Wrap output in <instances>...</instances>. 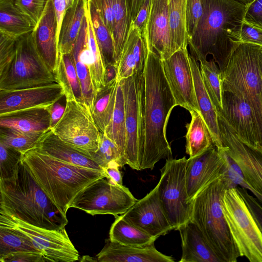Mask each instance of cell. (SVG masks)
Here are the masks:
<instances>
[{"instance_id": "4", "label": "cell", "mask_w": 262, "mask_h": 262, "mask_svg": "<svg viewBox=\"0 0 262 262\" xmlns=\"http://www.w3.org/2000/svg\"><path fill=\"white\" fill-rule=\"evenodd\" d=\"M21 161L49 198L66 215L82 190L106 176L104 170L64 162L35 148L23 154Z\"/></svg>"}, {"instance_id": "51", "label": "cell", "mask_w": 262, "mask_h": 262, "mask_svg": "<svg viewBox=\"0 0 262 262\" xmlns=\"http://www.w3.org/2000/svg\"><path fill=\"white\" fill-rule=\"evenodd\" d=\"M241 42L262 46V29L243 22L241 31Z\"/></svg>"}, {"instance_id": "15", "label": "cell", "mask_w": 262, "mask_h": 262, "mask_svg": "<svg viewBox=\"0 0 262 262\" xmlns=\"http://www.w3.org/2000/svg\"><path fill=\"white\" fill-rule=\"evenodd\" d=\"M163 72L177 106L190 113L199 111L187 49H180L162 60Z\"/></svg>"}, {"instance_id": "26", "label": "cell", "mask_w": 262, "mask_h": 262, "mask_svg": "<svg viewBox=\"0 0 262 262\" xmlns=\"http://www.w3.org/2000/svg\"><path fill=\"white\" fill-rule=\"evenodd\" d=\"M33 148L64 162L98 170H104L92 158L61 140L51 128L43 134Z\"/></svg>"}, {"instance_id": "13", "label": "cell", "mask_w": 262, "mask_h": 262, "mask_svg": "<svg viewBox=\"0 0 262 262\" xmlns=\"http://www.w3.org/2000/svg\"><path fill=\"white\" fill-rule=\"evenodd\" d=\"M222 148L238 165L251 192L262 205V146L243 141L217 113Z\"/></svg>"}, {"instance_id": "38", "label": "cell", "mask_w": 262, "mask_h": 262, "mask_svg": "<svg viewBox=\"0 0 262 262\" xmlns=\"http://www.w3.org/2000/svg\"><path fill=\"white\" fill-rule=\"evenodd\" d=\"M56 77L58 82L64 88L66 99H75L84 103L81 86L71 53L60 55Z\"/></svg>"}, {"instance_id": "54", "label": "cell", "mask_w": 262, "mask_h": 262, "mask_svg": "<svg viewBox=\"0 0 262 262\" xmlns=\"http://www.w3.org/2000/svg\"><path fill=\"white\" fill-rule=\"evenodd\" d=\"M151 0H144L131 25L139 29L142 34L144 30L150 10Z\"/></svg>"}, {"instance_id": "60", "label": "cell", "mask_w": 262, "mask_h": 262, "mask_svg": "<svg viewBox=\"0 0 262 262\" xmlns=\"http://www.w3.org/2000/svg\"><path fill=\"white\" fill-rule=\"evenodd\" d=\"M258 64L260 73L262 78V46L260 47L258 54Z\"/></svg>"}, {"instance_id": "58", "label": "cell", "mask_w": 262, "mask_h": 262, "mask_svg": "<svg viewBox=\"0 0 262 262\" xmlns=\"http://www.w3.org/2000/svg\"><path fill=\"white\" fill-rule=\"evenodd\" d=\"M127 1L133 20L137 16L144 0H127Z\"/></svg>"}, {"instance_id": "21", "label": "cell", "mask_w": 262, "mask_h": 262, "mask_svg": "<svg viewBox=\"0 0 262 262\" xmlns=\"http://www.w3.org/2000/svg\"><path fill=\"white\" fill-rule=\"evenodd\" d=\"M32 34L37 52L48 69L56 76L60 55L52 0H47L44 11Z\"/></svg>"}, {"instance_id": "33", "label": "cell", "mask_w": 262, "mask_h": 262, "mask_svg": "<svg viewBox=\"0 0 262 262\" xmlns=\"http://www.w3.org/2000/svg\"><path fill=\"white\" fill-rule=\"evenodd\" d=\"M109 237L111 241L135 247L150 245L157 239L127 222L121 215L115 217L110 228Z\"/></svg>"}, {"instance_id": "43", "label": "cell", "mask_w": 262, "mask_h": 262, "mask_svg": "<svg viewBox=\"0 0 262 262\" xmlns=\"http://www.w3.org/2000/svg\"><path fill=\"white\" fill-rule=\"evenodd\" d=\"M91 158L103 169L112 161L117 162L121 167L127 164L117 146L104 133L101 135L99 149Z\"/></svg>"}, {"instance_id": "55", "label": "cell", "mask_w": 262, "mask_h": 262, "mask_svg": "<svg viewBox=\"0 0 262 262\" xmlns=\"http://www.w3.org/2000/svg\"><path fill=\"white\" fill-rule=\"evenodd\" d=\"M118 164L115 161L109 163L104 169L106 174L105 178L113 184L122 185V176Z\"/></svg>"}, {"instance_id": "6", "label": "cell", "mask_w": 262, "mask_h": 262, "mask_svg": "<svg viewBox=\"0 0 262 262\" xmlns=\"http://www.w3.org/2000/svg\"><path fill=\"white\" fill-rule=\"evenodd\" d=\"M260 46L241 42L233 52L222 73L223 91L243 99L251 107L262 146V78L258 64Z\"/></svg>"}, {"instance_id": "36", "label": "cell", "mask_w": 262, "mask_h": 262, "mask_svg": "<svg viewBox=\"0 0 262 262\" xmlns=\"http://www.w3.org/2000/svg\"><path fill=\"white\" fill-rule=\"evenodd\" d=\"M114 17L113 38L115 57L119 62L123 49L126 40L132 21L127 0H112Z\"/></svg>"}, {"instance_id": "39", "label": "cell", "mask_w": 262, "mask_h": 262, "mask_svg": "<svg viewBox=\"0 0 262 262\" xmlns=\"http://www.w3.org/2000/svg\"><path fill=\"white\" fill-rule=\"evenodd\" d=\"M200 62V72L205 88L217 113H220L223 110L222 73L212 58Z\"/></svg>"}, {"instance_id": "19", "label": "cell", "mask_w": 262, "mask_h": 262, "mask_svg": "<svg viewBox=\"0 0 262 262\" xmlns=\"http://www.w3.org/2000/svg\"><path fill=\"white\" fill-rule=\"evenodd\" d=\"M221 114L238 138L248 144H259L257 122L250 106L243 99L228 91H223Z\"/></svg>"}, {"instance_id": "28", "label": "cell", "mask_w": 262, "mask_h": 262, "mask_svg": "<svg viewBox=\"0 0 262 262\" xmlns=\"http://www.w3.org/2000/svg\"><path fill=\"white\" fill-rule=\"evenodd\" d=\"M49 108L32 109L0 116V126L31 133H44L50 128Z\"/></svg>"}, {"instance_id": "24", "label": "cell", "mask_w": 262, "mask_h": 262, "mask_svg": "<svg viewBox=\"0 0 262 262\" xmlns=\"http://www.w3.org/2000/svg\"><path fill=\"white\" fill-rule=\"evenodd\" d=\"M147 57V48L142 34L130 25L126 42L118 63L117 80L133 75H144Z\"/></svg>"}, {"instance_id": "14", "label": "cell", "mask_w": 262, "mask_h": 262, "mask_svg": "<svg viewBox=\"0 0 262 262\" xmlns=\"http://www.w3.org/2000/svg\"><path fill=\"white\" fill-rule=\"evenodd\" d=\"M120 81L124 101L127 164L140 170L142 146V112L145 81L144 75L133 76Z\"/></svg>"}, {"instance_id": "59", "label": "cell", "mask_w": 262, "mask_h": 262, "mask_svg": "<svg viewBox=\"0 0 262 262\" xmlns=\"http://www.w3.org/2000/svg\"><path fill=\"white\" fill-rule=\"evenodd\" d=\"M79 260H80V261L89 262L98 261L96 257H93L89 255H84Z\"/></svg>"}, {"instance_id": "7", "label": "cell", "mask_w": 262, "mask_h": 262, "mask_svg": "<svg viewBox=\"0 0 262 262\" xmlns=\"http://www.w3.org/2000/svg\"><path fill=\"white\" fill-rule=\"evenodd\" d=\"M221 203L240 257L250 262H262V232L237 187L226 189Z\"/></svg>"}, {"instance_id": "53", "label": "cell", "mask_w": 262, "mask_h": 262, "mask_svg": "<svg viewBox=\"0 0 262 262\" xmlns=\"http://www.w3.org/2000/svg\"><path fill=\"white\" fill-rule=\"evenodd\" d=\"M74 1V0H52L57 23V37L58 43L60 30L63 18L67 10L72 5Z\"/></svg>"}, {"instance_id": "18", "label": "cell", "mask_w": 262, "mask_h": 262, "mask_svg": "<svg viewBox=\"0 0 262 262\" xmlns=\"http://www.w3.org/2000/svg\"><path fill=\"white\" fill-rule=\"evenodd\" d=\"M225 158L215 146L187 159L186 183L188 200L191 201L206 186L224 174Z\"/></svg>"}, {"instance_id": "44", "label": "cell", "mask_w": 262, "mask_h": 262, "mask_svg": "<svg viewBox=\"0 0 262 262\" xmlns=\"http://www.w3.org/2000/svg\"><path fill=\"white\" fill-rule=\"evenodd\" d=\"M22 157L21 152L0 142V179L13 176Z\"/></svg>"}, {"instance_id": "22", "label": "cell", "mask_w": 262, "mask_h": 262, "mask_svg": "<svg viewBox=\"0 0 262 262\" xmlns=\"http://www.w3.org/2000/svg\"><path fill=\"white\" fill-rule=\"evenodd\" d=\"M98 262H173L174 258L158 251L154 244L144 247L121 245L106 240V244L96 255Z\"/></svg>"}, {"instance_id": "56", "label": "cell", "mask_w": 262, "mask_h": 262, "mask_svg": "<svg viewBox=\"0 0 262 262\" xmlns=\"http://www.w3.org/2000/svg\"><path fill=\"white\" fill-rule=\"evenodd\" d=\"M58 101L49 107L51 117V128H52L58 122L65 110L66 105L63 106Z\"/></svg>"}, {"instance_id": "45", "label": "cell", "mask_w": 262, "mask_h": 262, "mask_svg": "<svg viewBox=\"0 0 262 262\" xmlns=\"http://www.w3.org/2000/svg\"><path fill=\"white\" fill-rule=\"evenodd\" d=\"M18 38L0 32V71L7 67L13 59Z\"/></svg>"}, {"instance_id": "35", "label": "cell", "mask_w": 262, "mask_h": 262, "mask_svg": "<svg viewBox=\"0 0 262 262\" xmlns=\"http://www.w3.org/2000/svg\"><path fill=\"white\" fill-rule=\"evenodd\" d=\"M187 0H168L170 38L172 53L187 49L188 36L185 23Z\"/></svg>"}, {"instance_id": "49", "label": "cell", "mask_w": 262, "mask_h": 262, "mask_svg": "<svg viewBox=\"0 0 262 262\" xmlns=\"http://www.w3.org/2000/svg\"><path fill=\"white\" fill-rule=\"evenodd\" d=\"M237 187L262 232V205L247 189Z\"/></svg>"}, {"instance_id": "42", "label": "cell", "mask_w": 262, "mask_h": 262, "mask_svg": "<svg viewBox=\"0 0 262 262\" xmlns=\"http://www.w3.org/2000/svg\"><path fill=\"white\" fill-rule=\"evenodd\" d=\"M89 29V43L92 54L90 71L92 82L96 94L105 85L104 83L105 65L95 38L86 8Z\"/></svg>"}, {"instance_id": "16", "label": "cell", "mask_w": 262, "mask_h": 262, "mask_svg": "<svg viewBox=\"0 0 262 262\" xmlns=\"http://www.w3.org/2000/svg\"><path fill=\"white\" fill-rule=\"evenodd\" d=\"M65 96L58 82L0 91V116L32 109L49 108Z\"/></svg>"}, {"instance_id": "50", "label": "cell", "mask_w": 262, "mask_h": 262, "mask_svg": "<svg viewBox=\"0 0 262 262\" xmlns=\"http://www.w3.org/2000/svg\"><path fill=\"white\" fill-rule=\"evenodd\" d=\"M1 262H46L40 253L21 251L12 253L0 257Z\"/></svg>"}, {"instance_id": "41", "label": "cell", "mask_w": 262, "mask_h": 262, "mask_svg": "<svg viewBox=\"0 0 262 262\" xmlns=\"http://www.w3.org/2000/svg\"><path fill=\"white\" fill-rule=\"evenodd\" d=\"M44 133L26 132L1 127L0 142L23 155L35 147Z\"/></svg>"}, {"instance_id": "8", "label": "cell", "mask_w": 262, "mask_h": 262, "mask_svg": "<svg viewBox=\"0 0 262 262\" xmlns=\"http://www.w3.org/2000/svg\"><path fill=\"white\" fill-rule=\"evenodd\" d=\"M58 82L35 47L32 32L18 38L15 56L0 71V91L13 90Z\"/></svg>"}, {"instance_id": "32", "label": "cell", "mask_w": 262, "mask_h": 262, "mask_svg": "<svg viewBox=\"0 0 262 262\" xmlns=\"http://www.w3.org/2000/svg\"><path fill=\"white\" fill-rule=\"evenodd\" d=\"M86 8L92 29L105 67L111 64L117 65L114 42L111 32L105 24L99 11L90 0H87Z\"/></svg>"}, {"instance_id": "23", "label": "cell", "mask_w": 262, "mask_h": 262, "mask_svg": "<svg viewBox=\"0 0 262 262\" xmlns=\"http://www.w3.org/2000/svg\"><path fill=\"white\" fill-rule=\"evenodd\" d=\"M71 53L81 86L85 104L92 112L97 94L93 86L90 67L92 54L89 43L88 23L84 20Z\"/></svg>"}, {"instance_id": "11", "label": "cell", "mask_w": 262, "mask_h": 262, "mask_svg": "<svg viewBox=\"0 0 262 262\" xmlns=\"http://www.w3.org/2000/svg\"><path fill=\"white\" fill-rule=\"evenodd\" d=\"M0 226L16 230L31 239L46 262H74L79 260L78 251L66 227L49 230L38 227L0 211Z\"/></svg>"}, {"instance_id": "57", "label": "cell", "mask_w": 262, "mask_h": 262, "mask_svg": "<svg viewBox=\"0 0 262 262\" xmlns=\"http://www.w3.org/2000/svg\"><path fill=\"white\" fill-rule=\"evenodd\" d=\"M118 67L116 64H108L105 67L104 83L105 85L117 79Z\"/></svg>"}, {"instance_id": "2", "label": "cell", "mask_w": 262, "mask_h": 262, "mask_svg": "<svg viewBox=\"0 0 262 262\" xmlns=\"http://www.w3.org/2000/svg\"><path fill=\"white\" fill-rule=\"evenodd\" d=\"M203 14L188 40L191 55L200 62L209 55L223 73L241 42L247 5L238 0H202Z\"/></svg>"}, {"instance_id": "17", "label": "cell", "mask_w": 262, "mask_h": 262, "mask_svg": "<svg viewBox=\"0 0 262 262\" xmlns=\"http://www.w3.org/2000/svg\"><path fill=\"white\" fill-rule=\"evenodd\" d=\"M121 216L156 238L172 230L161 205L156 186Z\"/></svg>"}, {"instance_id": "48", "label": "cell", "mask_w": 262, "mask_h": 262, "mask_svg": "<svg viewBox=\"0 0 262 262\" xmlns=\"http://www.w3.org/2000/svg\"><path fill=\"white\" fill-rule=\"evenodd\" d=\"M244 21L262 29V0H253L247 5Z\"/></svg>"}, {"instance_id": "9", "label": "cell", "mask_w": 262, "mask_h": 262, "mask_svg": "<svg viewBox=\"0 0 262 262\" xmlns=\"http://www.w3.org/2000/svg\"><path fill=\"white\" fill-rule=\"evenodd\" d=\"M185 157L167 159L160 169L157 185L158 197L172 230L178 228L191 220L192 203L188 198L186 183Z\"/></svg>"}, {"instance_id": "46", "label": "cell", "mask_w": 262, "mask_h": 262, "mask_svg": "<svg viewBox=\"0 0 262 262\" xmlns=\"http://www.w3.org/2000/svg\"><path fill=\"white\" fill-rule=\"evenodd\" d=\"M203 11L202 0H187L185 23L188 40L195 30Z\"/></svg>"}, {"instance_id": "10", "label": "cell", "mask_w": 262, "mask_h": 262, "mask_svg": "<svg viewBox=\"0 0 262 262\" xmlns=\"http://www.w3.org/2000/svg\"><path fill=\"white\" fill-rule=\"evenodd\" d=\"M66 101L62 116L51 129L63 142L92 158L99 149L102 133L84 103L75 99Z\"/></svg>"}, {"instance_id": "31", "label": "cell", "mask_w": 262, "mask_h": 262, "mask_svg": "<svg viewBox=\"0 0 262 262\" xmlns=\"http://www.w3.org/2000/svg\"><path fill=\"white\" fill-rule=\"evenodd\" d=\"M191 120L186 127V152L192 158L215 146L213 139L202 115L199 111L190 113Z\"/></svg>"}, {"instance_id": "34", "label": "cell", "mask_w": 262, "mask_h": 262, "mask_svg": "<svg viewBox=\"0 0 262 262\" xmlns=\"http://www.w3.org/2000/svg\"><path fill=\"white\" fill-rule=\"evenodd\" d=\"M118 83L116 79L106 84L97 93L91 112L94 121L102 133H104L113 117Z\"/></svg>"}, {"instance_id": "12", "label": "cell", "mask_w": 262, "mask_h": 262, "mask_svg": "<svg viewBox=\"0 0 262 262\" xmlns=\"http://www.w3.org/2000/svg\"><path fill=\"white\" fill-rule=\"evenodd\" d=\"M105 178L99 179L82 190L74 199L71 208L92 215L124 213L137 201L124 186L111 183Z\"/></svg>"}, {"instance_id": "5", "label": "cell", "mask_w": 262, "mask_h": 262, "mask_svg": "<svg viewBox=\"0 0 262 262\" xmlns=\"http://www.w3.org/2000/svg\"><path fill=\"white\" fill-rule=\"evenodd\" d=\"M228 189L224 174L204 187L192 200V220L221 262H236L240 257L222 209L221 200Z\"/></svg>"}, {"instance_id": "3", "label": "cell", "mask_w": 262, "mask_h": 262, "mask_svg": "<svg viewBox=\"0 0 262 262\" xmlns=\"http://www.w3.org/2000/svg\"><path fill=\"white\" fill-rule=\"evenodd\" d=\"M0 211L49 230L66 227L67 215L49 198L21 160L13 176L0 179Z\"/></svg>"}, {"instance_id": "52", "label": "cell", "mask_w": 262, "mask_h": 262, "mask_svg": "<svg viewBox=\"0 0 262 262\" xmlns=\"http://www.w3.org/2000/svg\"><path fill=\"white\" fill-rule=\"evenodd\" d=\"M90 1L99 11L105 24L112 34L114 27L112 0Z\"/></svg>"}, {"instance_id": "27", "label": "cell", "mask_w": 262, "mask_h": 262, "mask_svg": "<svg viewBox=\"0 0 262 262\" xmlns=\"http://www.w3.org/2000/svg\"><path fill=\"white\" fill-rule=\"evenodd\" d=\"M189 60L193 78L194 89L199 111L211 135L217 148L223 146L217 120V113L205 88L199 64L196 59L189 55Z\"/></svg>"}, {"instance_id": "20", "label": "cell", "mask_w": 262, "mask_h": 262, "mask_svg": "<svg viewBox=\"0 0 262 262\" xmlns=\"http://www.w3.org/2000/svg\"><path fill=\"white\" fill-rule=\"evenodd\" d=\"M142 35L147 49L162 60L173 54L168 0H151L149 15Z\"/></svg>"}, {"instance_id": "29", "label": "cell", "mask_w": 262, "mask_h": 262, "mask_svg": "<svg viewBox=\"0 0 262 262\" xmlns=\"http://www.w3.org/2000/svg\"><path fill=\"white\" fill-rule=\"evenodd\" d=\"M87 0H74L63 18L58 37L59 55L70 53L86 15Z\"/></svg>"}, {"instance_id": "47", "label": "cell", "mask_w": 262, "mask_h": 262, "mask_svg": "<svg viewBox=\"0 0 262 262\" xmlns=\"http://www.w3.org/2000/svg\"><path fill=\"white\" fill-rule=\"evenodd\" d=\"M14 2L36 25L44 11L47 0H14Z\"/></svg>"}, {"instance_id": "1", "label": "cell", "mask_w": 262, "mask_h": 262, "mask_svg": "<svg viewBox=\"0 0 262 262\" xmlns=\"http://www.w3.org/2000/svg\"><path fill=\"white\" fill-rule=\"evenodd\" d=\"M144 77L140 170L152 169L160 160L172 158L166 129L171 112L177 106L163 72L162 60L148 49Z\"/></svg>"}, {"instance_id": "61", "label": "cell", "mask_w": 262, "mask_h": 262, "mask_svg": "<svg viewBox=\"0 0 262 262\" xmlns=\"http://www.w3.org/2000/svg\"><path fill=\"white\" fill-rule=\"evenodd\" d=\"M239 1H241V2L246 4V5H248L249 3H251V1L250 0H238Z\"/></svg>"}, {"instance_id": "62", "label": "cell", "mask_w": 262, "mask_h": 262, "mask_svg": "<svg viewBox=\"0 0 262 262\" xmlns=\"http://www.w3.org/2000/svg\"><path fill=\"white\" fill-rule=\"evenodd\" d=\"M251 1V2H252L253 0H250Z\"/></svg>"}, {"instance_id": "37", "label": "cell", "mask_w": 262, "mask_h": 262, "mask_svg": "<svg viewBox=\"0 0 262 262\" xmlns=\"http://www.w3.org/2000/svg\"><path fill=\"white\" fill-rule=\"evenodd\" d=\"M104 134L119 148L122 157L126 162L125 156L126 131L124 101L123 90L120 81L117 89L115 106L112 120Z\"/></svg>"}, {"instance_id": "30", "label": "cell", "mask_w": 262, "mask_h": 262, "mask_svg": "<svg viewBox=\"0 0 262 262\" xmlns=\"http://www.w3.org/2000/svg\"><path fill=\"white\" fill-rule=\"evenodd\" d=\"M34 22L15 5L14 0H0V32L18 38L32 32Z\"/></svg>"}, {"instance_id": "25", "label": "cell", "mask_w": 262, "mask_h": 262, "mask_svg": "<svg viewBox=\"0 0 262 262\" xmlns=\"http://www.w3.org/2000/svg\"><path fill=\"white\" fill-rule=\"evenodd\" d=\"M182 254L181 262H221L195 223L189 220L178 229Z\"/></svg>"}, {"instance_id": "40", "label": "cell", "mask_w": 262, "mask_h": 262, "mask_svg": "<svg viewBox=\"0 0 262 262\" xmlns=\"http://www.w3.org/2000/svg\"><path fill=\"white\" fill-rule=\"evenodd\" d=\"M21 251L40 253L25 235L14 229L0 226V257Z\"/></svg>"}]
</instances>
